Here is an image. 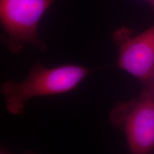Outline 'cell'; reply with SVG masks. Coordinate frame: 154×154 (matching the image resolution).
Segmentation results:
<instances>
[{
	"instance_id": "6da1fadb",
	"label": "cell",
	"mask_w": 154,
	"mask_h": 154,
	"mask_svg": "<svg viewBox=\"0 0 154 154\" xmlns=\"http://www.w3.org/2000/svg\"><path fill=\"white\" fill-rule=\"evenodd\" d=\"M91 71L86 67L74 64L47 68L36 63L23 82L9 80L2 85L5 106L11 114H21L25 103L29 99L72 91Z\"/></svg>"
},
{
	"instance_id": "7a4b0ae2",
	"label": "cell",
	"mask_w": 154,
	"mask_h": 154,
	"mask_svg": "<svg viewBox=\"0 0 154 154\" xmlns=\"http://www.w3.org/2000/svg\"><path fill=\"white\" fill-rule=\"evenodd\" d=\"M57 0H0V22L5 43L12 52L22 51L26 44L44 49L38 38L40 20Z\"/></svg>"
},
{
	"instance_id": "3957f363",
	"label": "cell",
	"mask_w": 154,
	"mask_h": 154,
	"mask_svg": "<svg viewBox=\"0 0 154 154\" xmlns=\"http://www.w3.org/2000/svg\"><path fill=\"white\" fill-rule=\"evenodd\" d=\"M111 124L124 131L131 154H151L154 150V98L146 88L139 98L116 106Z\"/></svg>"
},
{
	"instance_id": "277c9868",
	"label": "cell",
	"mask_w": 154,
	"mask_h": 154,
	"mask_svg": "<svg viewBox=\"0 0 154 154\" xmlns=\"http://www.w3.org/2000/svg\"><path fill=\"white\" fill-rule=\"evenodd\" d=\"M112 39L119 48V68L146 86L154 82V24L138 34L122 26Z\"/></svg>"
},
{
	"instance_id": "5b68a950",
	"label": "cell",
	"mask_w": 154,
	"mask_h": 154,
	"mask_svg": "<svg viewBox=\"0 0 154 154\" xmlns=\"http://www.w3.org/2000/svg\"><path fill=\"white\" fill-rule=\"evenodd\" d=\"M146 89L148 90L150 92V94L153 96V97L154 98V82L151 83V84H149V86H146Z\"/></svg>"
},
{
	"instance_id": "8992f818",
	"label": "cell",
	"mask_w": 154,
	"mask_h": 154,
	"mask_svg": "<svg viewBox=\"0 0 154 154\" xmlns=\"http://www.w3.org/2000/svg\"><path fill=\"white\" fill-rule=\"evenodd\" d=\"M143 1H145L146 2L149 3V5L151 6V7L153 8L154 11V0H143Z\"/></svg>"
},
{
	"instance_id": "52a82bcc",
	"label": "cell",
	"mask_w": 154,
	"mask_h": 154,
	"mask_svg": "<svg viewBox=\"0 0 154 154\" xmlns=\"http://www.w3.org/2000/svg\"><path fill=\"white\" fill-rule=\"evenodd\" d=\"M1 154H6L5 153V152H3V151H2L1 152ZM30 154H33V153H30Z\"/></svg>"
}]
</instances>
